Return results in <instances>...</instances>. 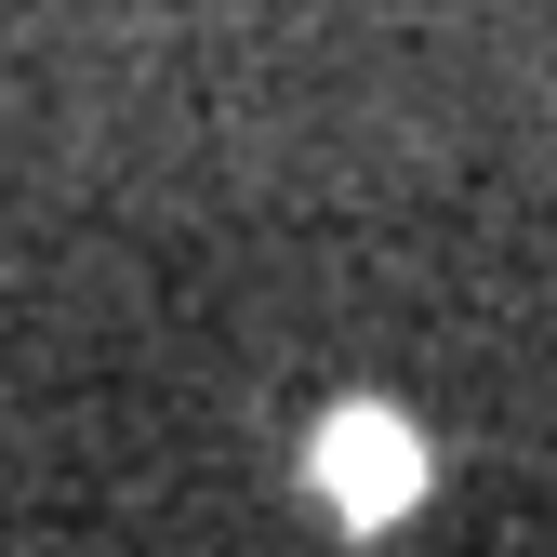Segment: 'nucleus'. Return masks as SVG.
<instances>
[{
  "label": "nucleus",
  "instance_id": "nucleus-1",
  "mask_svg": "<svg viewBox=\"0 0 557 557\" xmlns=\"http://www.w3.org/2000/svg\"><path fill=\"white\" fill-rule=\"evenodd\" d=\"M332 492L359 505V518H372V505H398V492H411V451H398L385 425H345V438H332Z\"/></svg>",
  "mask_w": 557,
  "mask_h": 557
}]
</instances>
